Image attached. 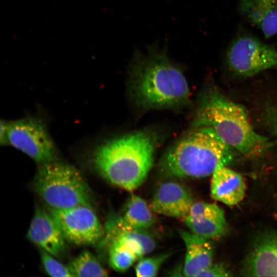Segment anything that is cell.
Segmentation results:
<instances>
[{"label":"cell","instance_id":"obj_1","mask_svg":"<svg viewBox=\"0 0 277 277\" xmlns=\"http://www.w3.org/2000/svg\"><path fill=\"white\" fill-rule=\"evenodd\" d=\"M146 49L145 53L135 49L131 66L138 104L147 109L184 104L189 87L181 68L169 58L167 43H155Z\"/></svg>","mask_w":277,"mask_h":277},{"label":"cell","instance_id":"obj_2","mask_svg":"<svg viewBox=\"0 0 277 277\" xmlns=\"http://www.w3.org/2000/svg\"><path fill=\"white\" fill-rule=\"evenodd\" d=\"M155 137L138 131L108 140L91 154L94 168L112 184L128 191L140 187L153 166Z\"/></svg>","mask_w":277,"mask_h":277},{"label":"cell","instance_id":"obj_3","mask_svg":"<svg viewBox=\"0 0 277 277\" xmlns=\"http://www.w3.org/2000/svg\"><path fill=\"white\" fill-rule=\"evenodd\" d=\"M194 128L211 129L226 144L250 158L259 157L271 146L256 133L245 108L214 89L202 97L193 121Z\"/></svg>","mask_w":277,"mask_h":277},{"label":"cell","instance_id":"obj_4","mask_svg":"<svg viewBox=\"0 0 277 277\" xmlns=\"http://www.w3.org/2000/svg\"><path fill=\"white\" fill-rule=\"evenodd\" d=\"M236 151L211 129L196 127L168 150L160 166L171 177L202 178L211 175L219 165L233 162Z\"/></svg>","mask_w":277,"mask_h":277},{"label":"cell","instance_id":"obj_5","mask_svg":"<svg viewBox=\"0 0 277 277\" xmlns=\"http://www.w3.org/2000/svg\"><path fill=\"white\" fill-rule=\"evenodd\" d=\"M33 186L50 208L91 205L90 190L81 173L74 167L57 159L40 164Z\"/></svg>","mask_w":277,"mask_h":277},{"label":"cell","instance_id":"obj_6","mask_svg":"<svg viewBox=\"0 0 277 277\" xmlns=\"http://www.w3.org/2000/svg\"><path fill=\"white\" fill-rule=\"evenodd\" d=\"M6 144L42 164L56 159L54 142L44 123L28 117L6 124Z\"/></svg>","mask_w":277,"mask_h":277},{"label":"cell","instance_id":"obj_7","mask_svg":"<svg viewBox=\"0 0 277 277\" xmlns=\"http://www.w3.org/2000/svg\"><path fill=\"white\" fill-rule=\"evenodd\" d=\"M226 61L234 74L251 76L277 66V50L254 37L243 35L231 44Z\"/></svg>","mask_w":277,"mask_h":277},{"label":"cell","instance_id":"obj_8","mask_svg":"<svg viewBox=\"0 0 277 277\" xmlns=\"http://www.w3.org/2000/svg\"><path fill=\"white\" fill-rule=\"evenodd\" d=\"M49 212L66 241L76 245H92L102 240L104 231L91 206L63 209L49 208Z\"/></svg>","mask_w":277,"mask_h":277},{"label":"cell","instance_id":"obj_9","mask_svg":"<svg viewBox=\"0 0 277 277\" xmlns=\"http://www.w3.org/2000/svg\"><path fill=\"white\" fill-rule=\"evenodd\" d=\"M247 276H277V231L265 232L255 240L242 267Z\"/></svg>","mask_w":277,"mask_h":277},{"label":"cell","instance_id":"obj_10","mask_svg":"<svg viewBox=\"0 0 277 277\" xmlns=\"http://www.w3.org/2000/svg\"><path fill=\"white\" fill-rule=\"evenodd\" d=\"M190 231L207 239H217L227 231L223 210L215 204L193 203L183 219Z\"/></svg>","mask_w":277,"mask_h":277},{"label":"cell","instance_id":"obj_11","mask_svg":"<svg viewBox=\"0 0 277 277\" xmlns=\"http://www.w3.org/2000/svg\"><path fill=\"white\" fill-rule=\"evenodd\" d=\"M27 237L32 243L56 258L63 256L66 249V240L58 226L49 212L36 208Z\"/></svg>","mask_w":277,"mask_h":277},{"label":"cell","instance_id":"obj_12","mask_svg":"<svg viewBox=\"0 0 277 277\" xmlns=\"http://www.w3.org/2000/svg\"><path fill=\"white\" fill-rule=\"evenodd\" d=\"M193 203L192 195L186 187L175 181H167L157 188L151 209L157 214L183 220Z\"/></svg>","mask_w":277,"mask_h":277},{"label":"cell","instance_id":"obj_13","mask_svg":"<svg viewBox=\"0 0 277 277\" xmlns=\"http://www.w3.org/2000/svg\"><path fill=\"white\" fill-rule=\"evenodd\" d=\"M226 166L219 165L212 173L210 194L214 200L233 206L243 200L246 185L240 173Z\"/></svg>","mask_w":277,"mask_h":277},{"label":"cell","instance_id":"obj_14","mask_svg":"<svg viewBox=\"0 0 277 277\" xmlns=\"http://www.w3.org/2000/svg\"><path fill=\"white\" fill-rule=\"evenodd\" d=\"M179 233L186 250L183 273L185 276H195L212 263L213 247L208 239L190 231L180 229Z\"/></svg>","mask_w":277,"mask_h":277},{"label":"cell","instance_id":"obj_15","mask_svg":"<svg viewBox=\"0 0 277 277\" xmlns=\"http://www.w3.org/2000/svg\"><path fill=\"white\" fill-rule=\"evenodd\" d=\"M242 15L259 28L266 38L277 33V0H241Z\"/></svg>","mask_w":277,"mask_h":277},{"label":"cell","instance_id":"obj_16","mask_svg":"<svg viewBox=\"0 0 277 277\" xmlns=\"http://www.w3.org/2000/svg\"><path fill=\"white\" fill-rule=\"evenodd\" d=\"M151 209L143 199L132 194L123 215L111 224L121 229H145L155 222Z\"/></svg>","mask_w":277,"mask_h":277},{"label":"cell","instance_id":"obj_17","mask_svg":"<svg viewBox=\"0 0 277 277\" xmlns=\"http://www.w3.org/2000/svg\"><path fill=\"white\" fill-rule=\"evenodd\" d=\"M111 243L119 244L134 253L140 259L155 248L153 238L145 229H121L109 225Z\"/></svg>","mask_w":277,"mask_h":277},{"label":"cell","instance_id":"obj_18","mask_svg":"<svg viewBox=\"0 0 277 277\" xmlns=\"http://www.w3.org/2000/svg\"><path fill=\"white\" fill-rule=\"evenodd\" d=\"M68 267L73 276L104 277L108 272L96 257L88 250L82 251Z\"/></svg>","mask_w":277,"mask_h":277},{"label":"cell","instance_id":"obj_19","mask_svg":"<svg viewBox=\"0 0 277 277\" xmlns=\"http://www.w3.org/2000/svg\"><path fill=\"white\" fill-rule=\"evenodd\" d=\"M137 260L132 252L115 243H111L109 249V261L115 270L123 272L128 269Z\"/></svg>","mask_w":277,"mask_h":277},{"label":"cell","instance_id":"obj_20","mask_svg":"<svg viewBox=\"0 0 277 277\" xmlns=\"http://www.w3.org/2000/svg\"><path fill=\"white\" fill-rule=\"evenodd\" d=\"M170 256L169 253L156 256L142 258L138 260L135 271L139 277L155 276L163 263Z\"/></svg>","mask_w":277,"mask_h":277},{"label":"cell","instance_id":"obj_21","mask_svg":"<svg viewBox=\"0 0 277 277\" xmlns=\"http://www.w3.org/2000/svg\"><path fill=\"white\" fill-rule=\"evenodd\" d=\"M40 254L43 266L49 275L54 277L73 276L68 266L62 264L54 256L41 249Z\"/></svg>","mask_w":277,"mask_h":277},{"label":"cell","instance_id":"obj_22","mask_svg":"<svg viewBox=\"0 0 277 277\" xmlns=\"http://www.w3.org/2000/svg\"><path fill=\"white\" fill-rule=\"evenodd\" d=\"M232 276L231 272L225 265L212 263L200 271L195 276L225 277Z\"/></svg>","mask_w":277,"mask_h":277},{"label":"cell","instance_id":"obj_23","mask_svg":"<svg viewBox=\"0 0 277 277\" xmlns=\"http://www.w3.org/2000/svg\"><path fill=\"white\" fill-rule=\"evenodd\" d=\"M269 113L268 117L269 124L274 133L277 134V111H272Z\"/></svg>","mask_w":277,"mask_h":277},{"label":"cell","instance_id":"obj_24","mask_svg":"<svg viewBox=\"0 0 277 277\" xmlns=\"http://www.w3.org/2000/svg\"><path fill=\"white\" fill-rule=\"evenodd\" d=\"M6 122H1L0 142L2 145L6 144Z\"/></svg>","mask_w":277,"mask_h":277},{"label":"cell","instance_id":"obj_25","mask_svg":"<svg viewBox=\"0 0 277 277\" xmlns=\"http://www.w3.org/2000/svg\"><path fill=\"white\" fill-rule=\"evenodd\" d=\"M274 215H275V217L277 219V213H276Z\"/></svg>","mask_w":277,"mask_h":277}]
</instances>
